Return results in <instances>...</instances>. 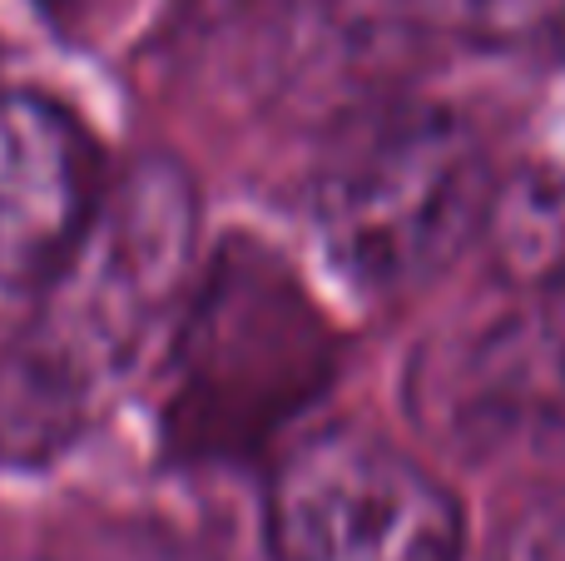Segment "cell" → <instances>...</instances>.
I'll use <instances>...</instances> for the list:
<instances>
[{
	"label": "cell",
	"instance_id": "cell-1",
	"mask_svg": "<svg viewBox=\"0 0 565 561\" xmlns=\"http://www.w3.org/2000/svg\"><path fill=\"white\" fill-rule=\"evenodd\" d=\"M338 373V338L278 254L228 239L174 338L164 437L189 463H244Z\"/></svg>",
	"mask_w": 565,
	"mask_h": 561
},
{
	"label": "cell",
	"instance_id": "cell-2",
	"mask_svg": "<svg viewBox=\"0 0 565 561\" xmlns=\"http://www.w3.org/2000/svg\"><path fill=\"white\" fill-rule=\"evenodd\" d=\"M491 189L497 174L467 119L412 105L372 119L322 169L318 229L348 284L407 294L481 239Z\"/></svg>",
	"mask_w": 565,
	"mask_h": 561
},
{
	"label": "cell",
	"instance_id": "cell-3",
	"mask_svg": "<svg viewBox=\"0 0 565 561\" xmlns=\"http://www.w3.org/2000/svg\"><path fill=\"white\" fill-rule=\"evenodd\" d=\"M278 561H461V507L422 463L367 427L298 443L268 483Z\"/></svg>",
	"mask_w": 565,
	"mask_h": 561
},
{
	"label": "cell",
	"instance_id": "cell-4",
	"mask_svg": "<svg viewBox=\"0 0 565 561\" xmlns=\"http://www.w3.org/2000/svg\"><path fill=\"white\" fill-rule=\"evenodd\" d=\"M194 229L199 204L189 174L164 155L139 159L99 204L95 229L70 264L79 288L50 324L70 334L99 373L125 363L184 288Z\"/></svg>",
	"mask_w": 565,
	"mask_h": 561
},
{
	"label": "cell",
	"instance_id": "cell-5",
	"mask_svg": "<svg viewBox=\"0 0 565 561\" xmlns=\"http://www.w3.org/2000/svg\"><path fill=\"white\" fill-rule=\"evenodd\" d=\"M99 204V149L85 125L30 89L0 95V288L60 284Z\"/></svg>",
	"mask_w": 565,
	"mask_h": 561
},
{
	"label": "cell",
	"instance_id": "cell-6",
	"mask_svg": "<svg viewBox=\"0 0 565 561\" xmlns=\"http://www.w3.org/2000/svg\"><path fill=\"white\" fill-rule=\"evenodd\" d=\"M99 368L55 324L0 348V467H40L65 453L89 417Z\"/></svg>",
	"mask_w": 565,
	"mask_h": 561
},
{
	"label": "cell",
	"instance_id": "cell-7",
	"mask_svg": "<svg viewBox=\"0 0 565 561\" xmlns=\"http://www.w3.org/2000/svg\"><path fill=\"white\" fill-rule=\"evenodd\" d=\"M481 244L507 284L551 288L565 284V169L556 165H521L516 174L497 179Z\"/></svg>",
	"mask_w": 565,
	"mask_h": 561
},
{
	"label": "cell",
	"instance_id": "cell-8",
	"mask_svg": "<svg viewBox=\"0 0 565 561\" xmlns=\"http://www.w3.org/2000/svg\"><path fill=\"white\" fill-rule=\"evenodd\" d=\"M471 20L497 50L565 60V0H471Z\"/></svg>",
	"mask_w": 565,
	"mask_h": 561
},
{
	"label": "cell",
	"instance_id": "cell-9",
	"mask_svg": "<svg viewBox=\"0 0 565 561\" xmlns=\"http://www.w3.org/2000/svg\"><path fill=\"white\" fill-rule=\"evenodd\" d=\"M501 561H565V487L536 497V502L507 527Z\"/></svg>",
	"mask_w": 565,
	"mask_h": 561
},
{
	"label": "cell",
	"instance_id": "cell-10",
	"mask_svg": "<svg viewBox=\"0 0 565 561\" xmlns=\"http://www.w3.org/2000/svg\"><path fill=\"white\" fill-rule=\"evenodd\" d=\"M541 353H546L551 378L565 388V284L541 294Z\"/></svg>",
	"mask_w": 565,
	"mask_h": 561
},
{
	"label": "cell",
	"instance_id": "cell-11",
	"mask_svg": "<svg viewBox=\"0 0 565 561\" xmlns=\"http://www.w3.org/2000/svg\"><path fill=\"white\" fill-rule=\"evenodd\" d=\"M89 561H189L184 552H169V547H154V542H115L105 552H95Z\"/></svg>",
	"mask_w": 565,
	"mask_h": 561
}]
</instances>
